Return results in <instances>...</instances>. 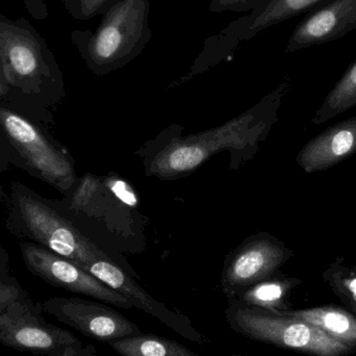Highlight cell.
Listing matches in <instances>:
<instances>
[{"mask_svg":"<svg viewBox=\"0 0 356 356\" xmlns=\"http://www.w3.org/2000/svg\"><path fill=\"white\" fill-rule=\"evenodd\" d=\"M6 207V228L17 238H26L83 270L98 259H111L24 184H10Z\"/></svg>","mask_w":356,"mask_h":356,"instance_id":"cell-3","label":"cell"},{"mask_svg":"<svg viewBox=\"0 0 356 356\" xmlns=\"http://www.w3.org/2000/svg\"><path fill=\"white\" fill-rule=\"evenodd\" d=\"M15 277L10 275V269H8V253L0 248V280L1 282H12Z\"/></svg>","mask_w":356,"mask_h":356,"instance_id":"cell-25","label":"cell"},{"mask_svg":"<svg viewBox=\"0 0 356 356\" xmlns=\"http://www.w3.org/2000/svg\"><path fill=\"white\" fill-rule=\"evenodd\" d=\"M41 305L44 313L99 342L110 343L142 334L137 324L108 307V303L77 297H51Z\"/></svg>","mask_w":356,"mask_h":356,"instance_id":"cell-10","label":"cell"},{"mask_svg":"<svg viewBox=\"0 0 356 356\" xmlns=\"http://www.w3.org/2000/svg\"><path fill=\"white\" fill-rule=\"evenodd\" d=\"M294 257L282 241L269 234L251 236L226 261L221 288L227 300L243 291L278 274V270Z\"/></svg>","mask_w":356,"mask_h":356,"instance_id":"cell-9","label":"cell"},{"mask_svg":"<svg viewBox=\"0 0 356 356\" xmlns=\"http://www.w3.org/2000/svg\"><path fill=\"white\" fill-rule=\"evenodd\" d=\"M224 315L227 325L236 334L284 350L311 356H348L355 353L307 322L250 307L236 299L228 300Z\"/></svg>","mask_w":356,"mask_h":356,"instance_id":"cell-4","label":"cell"},{"mask_svg":"<svg viewBox=\"0 0 356 356\" xmlns=\"http://www.w3.org/2000/svg\"><path fill=\"white\" fill-rule=\"evenodd\" d=\"M27 295L26 291L21 288L16 278L8 282L0 280V314L3 313L13 302Z\"/></svg>","mask_w":356,"mask_h":356,"instance_id":"cell-24","label":"cell"},{"mask_svg":"<svg viewBox=\"0 0 356 356\" xmlns=\"http://www.w3.org/2000/svg\"><path fill=\"white\" fill-rule=\"evenodd\" d=\"M356 106V60L345 71L338 83L324 99L312 123L316 125L327 122L339 115Z\"/></svg>","mask_w":356,"mask_h":356,"instance_id":"cell-19","label":"cell"},{"mask_svg":"<svg viewBox=\"0 0 356 356\" xmlns=\"http://www.w3.org/2000/svg\"><path fill=\"white\" fill-rule=\"evenodd\" d=\"M149 10V0H111L95 29L71 33V42L94 74L122 68L143 52L154 35Z\"/></svg>","mask_w":356,"mask_h":356,"instance_id":"cell-2","label":"cell"},{"mask_svg":"<svg viewBox=\"0 0 356 356\" xmlns=\"http://www.w3.org/2000/svg\"><path fill=\"white\" fill-rule=\"evenodd\" d=\"M41 303L27 296L0 314V343L8 348L41 356H99L68 330L46 322Z\"/></svg>","mask_w":356,"mask_h":356,"instance_id":"cell-6","label":"cell"},{"mask_svg":"<svg viewBox=\"0 0 356 356\" xmlns=\"http://www.w3.org/2000/svg\"><path fill=\"white\" fill-rule=\"evenodd\" d=\"M326 1L327 0H272L263 8L251 10L250 22L245 31L244 41H249L269 27L312 12Z\"/></svg>","mask_w":356,"mask_h":356,"instance_id":"cell-17","label":"cell"},{"mask_svg":"<svg viewBox=\"0 0 356 356\" xmlns=\"http://www.w3.org/2000/svg\"><path fill=\"white\" fill-rule=\"evenodd\" d=\"M356 29V0H327L309 12L297 25L286 52L337 41Z\"/></svg>","mask_w":356,"mask_h":356,"instance_id":"cell-12","label":"cell"},{"mask_svg":"<svg viewBox=\"0 0 356 356\" xmlns=\"http://www.w3.org/2000/svg\"><path fill=\"white\" fill-rule=\"evenodd\" d=\"M0 58L8 86L33 93L62 88V73L54 54L25 19L12 20L0 14Z\"/></svg>","mask_w":356,"mask_h":356,"instance_id":"cell-5","label":"cell"},{"mask_svg":"<svg viewBox=\"0 0 356 356\" xmlns=\"http://www.w3.org/2000/svg\"><path fill=\"white\" fill-rule=\"evenodd\" d=\"M322 277L343 305L356 315V264L347 266L343 257H337Z\"/></svg>","mask_w":356,"mask_h":356,"instance_id":"cell-20","label":"cell"},{"mask_svg":"<svg viewBox=\"0 0 356 356\" xmlns=\"http://www.w3.org/2000/svg\"><path fill=\"white\" fill-rule=\"evenodd\" d=\"M0 124L29 169L60 192L68 193L76 182L72 163L52 145L38 127L20 115L0 108Z\"/></svg>","mask_w":356,"mask_h":356,"instance_id":"cell-7","label":"cell"},{"mask_svg":"<svg viewBox=\"0 0 356 356\" xmlns=\"http://www.w3.org/2000/svg\"><path fill=\"white\" fill-rule=\"evenodd\" d=\"M289 88L284 81L254 108L217 129L169 140L147 161L148 175L161 179L184 177L222 150L255 147L277 120L278 108Z\"/></svg>","mask_w":356,"mask_h":356,"instance_id":"cell-1","label":"cell"},{"mask_svg":"<svg viewBox=\"0 0 356 356\" xmlns=\"http://www.w3.org/2000/svg\"><path fill=\"white\" fill-rule=\"evenodd\" d=\"M0 79H1L2 81H4V83H6V81H4L3 65H2L1 58H0Z\"/></svg>","mask_w":356,"mask_h":356,"instance_id":"cell-27","label":"cell"},{"mask_svg":"<svg viewBox=\"0 0 356 356\" xmlns=\"http://www.w3.org/2000/svg\"><path fill=\"white\" fill-rule=\"evenodd\" d=\"M6 197H8V195L6 194L3 188H2L1 184H0V202L6 200Z\"/></svg>","mask_w":356,"mask_h":356,"instance_id":"cell-26","label":"cell"},{"mask_svg":"<svg viewBox=\"0 0 356 356\" xmlns=\"http://www.w3.org/2000/svg\"><path fill=\"white\" fill-rule=\"evenodd\" d=\"M356 154V117L328 127L307 142L297 156L296 162L305 173L332 168Z\"/></svg>","mask_w":356,"mask_h":356,"instance_id":"cell-13","label":"cell"},{"mask_svg":"<svg viewBox=\"0 0 356 356\" xmlns=\"http://www.w3.org/2000/svg\"><path fill=\"white\" fill-rule=\"evenodd\" d=\"M108 344L121 356H200L175 341L143 332Z\"/></svg>","mask_w":356,"mask_h":356,"instance_id":"cell-18","label":"cell"},{"mask_svg":"<svg viewBox=\"0 0 356 356\" xmlns=\"http://www.w3.org/2000/svg\"><path fill=\"white\" fill-rule=\"evenodd\" d=\"M111 0H62L63 6L75 20L88 21L100 16Z\"/></svg>","mask_w":356,"mask_h":356,"instance_id":"cell-21","label":"cell"},{"mask_svg":"<svg viewBox=\"0 0 356 356\" xmlns=\"http://www.w3.org/2000/svg\"><path fill=\"white\" fill-rule=\"evenodd\" d=\"M272 0H211L209 10L211 13H242L259 10Z\"/></svg>","mask_w":356,"mask_h":356,"instance_id":"cell-22","label":"cell"},{"mask_svg":"<svg viewBox=\"0 0 356 356\" xmlns=\"http://www.w3.org/2000/svg\"><path fill=\"white\" fill-rule=\"evenodd\" d=\"M232 356H251V355H234Z\"/></svg>","mask_w":356,"mask_h":356,"instance_id":"cell-28","label":"cell"},{"mask_svg":"<svg viewBox=\"0 0 356 356\" xmlns=\"http://www.w3.org/2000/svg\"><path fill=\"white\" fill-rule=\"evenodd\" d=\"M20 250L29 272L56 288L85 295L120 309L135 307L127 297L60 255L27 241L21 243Z\"/></svg>","mask_w":356,"mask_h":356,"instance_id":"cell-8","label":"cell"},{"mask_svg":"<svg viewBox=\"0 0 356 356\" xmlns=\"http://www.w3.org/2000/svg\"><path fill=\"white\" fill-rule=\"evenodd\" d=\"M280 313L312 324L356 351V315L346 307L328 305L311 309H291Z\"/></svg>","mask_w":356,"mask_h":356,"instance_id":"cell-14","label":"cell"},{"mask_svg":"<svg viewBox=\"0 0 356 356\" xmlns=\"http://www.w3.org/2000/svg\"><path fill=\"white\" fill-rule=\"evenodd\" d=\"M250 22V16H243L230 23L222 29L218 35L209 38L204 42L203 50L199 54L191 68L186 79H191L199 73L204 72L211 67L215 66L222 60H226L234 54L241 42L244 41V33Z\"/></svg>","mask_w":356,"mask_h":356,"instance_id":"cell-15","label":"cell"},{"mask_svg":"<svg viewBox=\"0 0 356 356\" xmlns=\"http://www.w3.org/2000/svg\"><path fill=\"white\" fill-rule=\"evenodd\" d=\"M85 270L113 290L129 299L136 309H141L156 318L182 338L198 345L209 343V339L205 338L192 325L188 316L178 309H170L150 296L134 280L133 274H129L127 270L123 269L112 259H98L88 265Z\"/></svg>","mask_w":356,"mask_h":356,"instance_id":"cell-11","label":"cell"},{"mask_svg":"<svg viewBox=\"0 0 356 356\" xmlns=\"http://www.w3.org/2000/svg\"><path fill=\"white\" fill-rule=\"evenodd\" d=\"M98 190H99V181L97 178L91 177V175L83 177L73 194L71 207L76 211L85 209L87 205L91 202Z\"/></svg>","mask_w":356,"mask_h":356,"instance_id":"cell-23","label":"cell"},{"mask_svg":"<svg viewBox=\"0 0 356 356\" xmlns=\"http://www.w3.org/2000/svg\"><path fill=\"white\" fill-rule=\"evenodd\" d=\"M301 284L299 278L276 274L269 280L249 286L234 299L250 307L280 313L291 309L289 297Z\"/></svg>","mask_w":356,"mask_h":356,"instance_id":"cell-16","label":"cell"}]
</instances>
